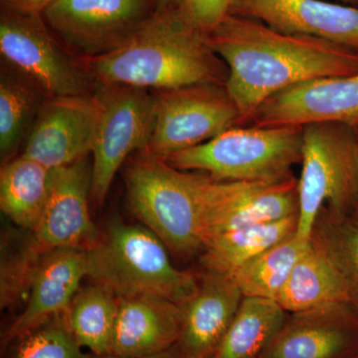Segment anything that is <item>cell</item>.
Returning a JSON list of instances; mask_svg holds the SVG:
<instances>
[{
    "instance_id": "cell-1",
    "label": "cell",
    "mask_w": 358,
    "mask_h": 358,
    "mask_svg": "<svg viewBox=\"0 0 358 358\" xmlns=\"http://www.w3.org/2000/svg\"><path fill=\"white\" fill-rule=\"evenodd\" d=\"M209 43L228 68L225 89L250 122L282 90L320 78L358 74V52L324 40L289 34L260 21L228 14L208 33Z\"/></svg>"
},
{
    "instance_id": "cell-2",
    "label": "cell",
    "mask_w": 358,
    "mask_h": 358,
    "mask_svg": "<svg viewBox=\"0 0 358 358\" xmlns=\"http://www.w3.org/2000/svg\"><path fill=\"white\" fill-rule=\"evenodd\" d=\"M83 62L103 86L166 91L227 79L208 32L193 24L182 7L155 8L126 43Z\"/></svg>"
},
{
    "instance_id": "cell-3",
    "label": "cell",
    "mask_w": 358,
    "mask_h": 358,
    "mask_svg": "<svg viewBox=\"0 0 358 358\" xmlns=\"http://www.w3.org/2000/svg\"><path fill=\"white\" fill-rule=\"evenodd\" d=\"M87 256L88 277L117 296H160L183 306L199 289L195 275L176 268L166 245L145 226L115 221Z\"/></svg>"
},
{
    "instance_id": "cell-4",
    "label": "cell",
    "mask_w": 358,
    "mask_h": 358,
    "mask_svg": "<svg viewBox=\"0 0 358 358\" xmlns=\"http://www.w3.org/2000/svg\"><path fill=\"white\" fill-rule=\"evenodd\" d=\"M211 179L176 169L148 152L124 173L131 210L167 249L181 256L203 249L200 224Z\"/></svg>"
},
{
    "instance_id": "cell-5",
    "label": "cell",
    "mask_w": 358,
    "mask_h": 358,
    "mask_svg": "<svg viewBox=\"0 0 358 358\" xmlns=\"http://www.w3.org/2000/svg\"><path fill=\"white\" fill-rule=\"evenodd\" d=\"M303 128H231L166 159L181 171H205L216 180L273 182L301 160Z\"/></svg>"
},
{
    "instance_id": "cell-6",
    "label": "cell",
    "mask_w": 358,
    "mask_h": 358,
    "mask_svg": "<svg viewBox=\"0 0 358 358\" xmlns=\"http://www.w3.org/2000/svg\"><path fill=\"white\" fill-rule=\"evenodd\" d=\"M296 237L310 241L320 209L346 217L358 195V136L355 127L322 122L303 127Z\"/></svg>"
},
{
    "instance_id": "cell-7",
    "label": "cell",
    "mask_w": 358,
    "mask_h": 358,
    "mask_svg": "<svg viewBox=\"0 0 358 358\" xmlns=\"http://www.w3.org/2000/svg\"><path fill=\"white\" fill-rule=\"evenodd\" d=\"M103 115L94 143L90 196L102 205L117 171L136 150L148 147L155 121V96L148 90L103 86Z\"/></svg>"
},
{
    "instance_id": "cell-8",
    "label": "cell",
    "mask_w": 358,
    "mask_h": 358,
    "mask_svg": "<svg viewBox=\"0 0 358 358\" xmlns=\"http://www.w3.org/2000/svg\"><path fill=\"white\" fill-rule=\"evenodd\" d=\"M240 124V115L220 85H193L155 96L154 133L147 152L167 159L206 143Z\"/></svg>"
},
{
    "instance_id": "cell-9",
    "label": "cell",
    "mask_w": 358,
    "mask_h": 358,
    "mask_svg": "<svg viewBox=\"0 0 358 358\" xmlns=\"http://www.w3.org/2000/svg\"><path fill=\"white\" fill-rule=\"evenodd\" d=\"M0 52L14 70L49 98L86 95L84 70L59 47L41 14L2 10Z\"/></svg>"
},
{
    "instance_id": "cell-10",
    "label": "cell",
    "mask_w": 358,
    "mask_h": 358,
    "mask_svg": "<svg viewBox=\"0 0 358 358\" xmlns=\"http://www.w3.org/2000/svg\"><path fill=\"white\" fill-rule=\"evenodd\" d=\"M152 2L55 0L42 15L68 46L85 59L95 58L126 43L152 13Z\"/></svg>"
},
{
    "instance_id": "cell-11",
    "label": "cell",
    "mask_w": 358,
    "mask_h": 358,
    "mask_svg": "<svg viewBox=\"0 0 358 358\" xmlns=\"http://www.w3.org/2000/svg\"><path fill=\"white\" fill-rule=\"evenodd\" d=\"M294 215H299V195L294 179L245 182L212 178L202 208V247L224 233Z\"/></svg>"
},
{
    "instance_id": "cell-12",
    "label": "cell",
    "mask_w": 358,
    "mask_h": 358,
    "mask_svg": "<svg viewBox=\"0 0 358 358\" xmlns=\"http://www.w3.org/2000/svg\"><path fill=\"white\" fill-rule=\"evenodd\" d=\"M49 99L29 129L22 155L54 169L91 154L103 103L87 94Z\"/></svg>"
},
{
    "instance_id": "cell-13",
    "label": "cell",
    "mask_w": 358,
    "mask_h": 358,
    "mask_svg": "<svg viewBox=\"0 0 358 358\" xmlns=\"http://www.w3.org/2000/svg\"><path fill=\"white\" fill-rule=\"evenodd\" d=\"M91 166L83 159L52 169L48 197L33 241L41 253L58 249L88 250L100 232L89 211Z\"/></svg>"
},
{
    "instance_id": "cell-14",
    "label": "cell",
    "mask_w": 358,
    "mask_h": 358,
    "mask_svg": "<svg viewBox=\"0 0 358 358\" xmlns=\"http://www.w3.org/2000/svg\"><path fill=\"white\" fill-rule=\"evenodd\" d=\"M251 122L258 127L357 126L358 74L320 78L282 90L257 110Z\"/></svg>"
},
{
    "instance_id": "cell-15",
    "label": "cell",
    "mask_w": 358,
    "mask_h": 358,
    "mask_svg": "<svg viewBox=\"0 0 358 358\" xmlns=\"http://www.w3.org/2000/svg\"><path fill=\"white\" fill-rule=\"evenodd\" d=\"M230 13L358 52V6L322 0H231Z\"/></svg>"
},
{
    "instance_id": "cell-16",
    "label": "cell",
    "mask_w": 358,
    "mask_h": 358,
    "mask_svg": "<svg viewBox=\"0 0 358 358\" xmlns=\"http://www.w3.org/2000/svg\"><path fill=\"white\" fill-rule=\"evenodd\" d=\"M358 313L333 306L294 313L260 358H357Z\"/></svg>"
},
{
    "instance_id": "cell-17",
    "label": "cell",
    "mask_w": 358,
    "mask_h": 358,
    "mask_svg": "<svg viewBox=\"0 0 358 358\" xmlns=\"http://www.w3.org/2000/svg\"><path fill=\"white\" fill-rule=\"evenodd\" d=\"M88 275L87 250L58 249L45 253L33 275L24 310L7 331L6 345L67 312L82 280Z\"/></svg>"
},
{
    "instance_id": "cell-18",
    "label": "cell",
    "mask_w": 358,
    "mask_h": 358,
    "mask_svg": "<svg viewBox=\"0 0 358 358\" xmlns=\"http://www.w3.org/2000/svg\"><path fill=\"white\" fill-rule=\"evenodd\" d=\"M244 296L234 275L207 271L182 306L178 345L189 358H211L227 334Z\"/></svg>"
},
{
    "instance_id": "cell-19",
    "label": "cell",
    "mask_w": 358,
    "mask_h": 358,
    "mask_svg": "<svg viewBox=\"0 0 358 358\" xmlns=\"http://www.w3.org/2000/svg\"><path fill=\"white\" fill-rule=\"evenodd\" d=\"M117 303L110 357H145L178 345L182 306L154 296H117Z\"/></svg>"
},
{
    "instance_id": "cell-20",
    "label": "cell",
    "mask_w": 358,
    "mask_h": 358,
    "mask_svg": "<svg viewBox=\"0 0 358 358\" xmlns=\"http://www.w3.org/2000/svg\"><path fill=\"white\" fill-rule=\"evenodd\" d=\"M277 303L286 312L293 313L333 306H346L357 312L345 275L313 237L294 266Z\"/></svg>"
},
{
    "instance_id": "cell-21",
    "label": "cell",
    "mask_w": 358,
    "mask_h": 358,
    "mask_svg": "<svg viewBox=\"0 0 358 358\" xmlns=\"http://www.w3.org/2000/svg\"><path fill=\"white\" fill-rule=\"evenodd\" d=\"M51 171L21 155L0 173V207L6 217L23 229L36 227L48 197Z\"/></svg>"
},
{
    "instance_id": "cell-22",
    "label": "cell",
    "mask_w": 358,
    "mask_h": 358,
    "mask_svg": "<svg viewBox=\"0 0 358 358\" xmlns=\"http://www.w3.org/2000/svg\"><path fill=\"white\" fill-rule=\"evenodd\" d=\"M298 217L250 226L213 238L203 248L205 268L234 275L244 264L296 234Z\"/></svg>"
},
{
    "instance_id": "cell-23",
    "label": "cell",
    "mask_w": 358,
    "mask_h": 358,
    "mask_svg": "<svg viewBox=\"0 0 358 358\" xmlns=\"http://www.w3.org/2000/svg\"><path fill=\"white\" fill-rule=\"evenodd\" d=\"M117 307V294L102 284L78 291L65 315L73 336L87 352L103 358L112 355Z\"/></svg>"
},
{
    "instance_id": "cell-24",
    "label": "cell",
    "mask_w": 358,
    "mask_h": 358,
    "mask_svg": "<svg viewBox=\"0 0 358 358\" xmlns=\"http://www.w3.org/2000/svg\"><path fill=\"white\" fill-rule=\"evenodd\" d=\"M286 320V310L277 301L244 298L211 358H260Z\"/></svg>"
},
{
    "instance_id": "cell-25",
    "label": "cell",
    "mask_w": 358,
    "mask_h": 358,
    "mask_svg": "<svg viewBox=\"0 0 358 358\" xmlns=\"http://www.w3.org/2000/svg\"><path fill=\"white\" fill-rule=\"evenodd\" d=\"M310 241L294 234L238 268L234 278L244 298L277 301Z\"/></svg>"
},
{
    "instance_id": "cell-26",
    "label": "cell",
    "mask_w": 358,
    "mask_h": 358,
    "mask_svg": "<svg viewBox=\"0 0 358 358\" xmlns=\"http://www.w3.org/2000/svg\"><path fill=\"white\" fill-rule=\"evenodd\" d=\"M14 70V69H13ZM36 87L17 71L2 70L0 79V154L2 159L13 157L31 129L40 108Z\"/></svg>"
},
{
    "instance_id": "cell-27",
    "label": "cell",
    "mask_w": 358,
    "mask_h": 358,
    "mask_svg": "<svg viewBox=\"0 0 358 358\" xmlns=\"http://www.w3.org/2000/svg\"><path fill=\"white\" fill-rule=\"evenodd\" d=\"M9 358H103L87 352L73 336L65 313L17 339Z\"/></svg>"
},
{
    "instance_id": "cell-28",
    "label": "cell",
    "mask_w": 358,
    "mask_h": 358,
    "mask_svg": "<svg viewBox=\"0 0 358 358\" xmlns=\"http://www.w3.org/2000/svg\"><path fill=\"white\" fill-rule=\"evenodd\" d=\"M327 250L345 275L358 312V227L346 217L329 215L326 226L313 230V236Z\"/></svg>"
},
{
    "instance_id": "cell-29",
    "label": "cell",
    "mask_w": 358,
    "mask_h": 358,
    "mask_svg": "<svg viewBox=\"0 0 358 358\" xmlns=\"http://www.w3.org/2000/svg\"><path fill=\"white\" fill-rule=\"evenodd\" d=\"M2 255L1 305L8 307L16 303L25 292L29 293L30 286L40 259L44 255L29 239L20 243V248L11 249Z\"/></svg>"
},
{
    "instance_id": "cell-30",
    "label": "cell",
    "mask_w": 358,
    "mask_h": 358,
    "mask_svg": "<svg viewBox=\"0 0 358 358\" xmlns=\"http://www.w3.org/2000/svg\"><path fill=\"white\" fill-rule=\"evenodd\" d=\"M231 0H185L183 11L193 24L210 32L230 14Z\"/></svg>"
},
{
    "instance_id": "cell-31",
    "label": "cell",
    "mask_w": 358,
    "mask_h": 358,
    "mask_svg": "<svg viewBox=\"0 0 358 358\" xmlns=\"http://www.w3.org/2000/svg\"><path fill=\"white\" fill-rule=\"evenodd\" d=\"M55 0H1L3 10L23 14H43Z\"/></svg>"
},
{
    "instance_id": "cell-32",
    "label": "cell",
    "mask_w": 358,
    "mask_h": 358,
    "mask_svg": "<svg viewBox=\"0 0 358 358\" xmlns=\"http://www.w3.org/2000/svg\"><path fill=\"white\" fill-rule=\"evenodd\" d=\"M107 358H189L187 355L183 352L181 350L180 346L176 345L173 348H169V350H164V352L155 353V355H145V357H109Z\"/></svg>"
},
{
    "instance_id": "cell-33",
    "label": "cell",
    "mask_w": 358,
    "mask_h": 358,
    "mask_svg": "<svg viewBox=\"0 0 358 358\" xmlns=\"http://www.w3.org/2000/svg\"><path fill=\"white\" fill-rule=\"evenodd\" d=\"M185 0H155V8H164V7H182Z\"/></svg>"
},
{
    "instance_id": "cell-34",
    "label": "cell",
    "mask_w": 358,
    "mask_h": 358,
    "mask_svg": "<svg viewBox=\"0 0 358 358\" xmlns=\"http://www.w3.org/2000/svg\"><path fill=\"white\" fill-rule=\"evenodd\" d=\"M346 218L358 227V195L357 199H355V203L352 205V209L348 212Z\"/></svg>"
},
{
    "instance_id": "cell-35",
    "label": "cell",
    "mask_w": 358,
    "mask_h": 358,
    "mask_svg": "<svg viewBox=\"0 0 358 358\" xmlns=\"http://www.w3.org/2000/svg\"><path fill=\"white\" fill-rule=\"evenodd\" d=\"M343 3L350 4V6H358V0H341Z\"/></svg>"
},
{
    "instance_id": "cell-36",
    "label": "cell",
    "mask_w": 358,
    "mask_h": 358,
    "mask_svg": "<svg viewBox=\"0 0 358 358\" xmlns=\"http://www.w3.org/2000/svg\"><path fill=\"white\" fill-rule=\"evenodd\" d=\"M154 2H155V0H154Z\"/></svg>"
},
{
    "instance_id": "cell-37",
    "label": "cell",
    "mask_w": 358,
    "mask_h": 358,
    "mask_svg": "<svg viewBox=\"0 0 358 358\" xmlns=\"http://www.w3.org/2000/svg\"><path fill=\"white\" fill-rule=\"evenodd\" d=\"M357 358H358V357Z\"/></svg>"
}]
</instances>
